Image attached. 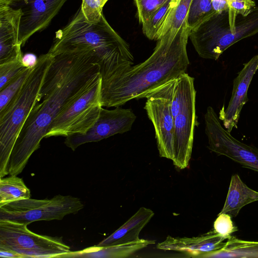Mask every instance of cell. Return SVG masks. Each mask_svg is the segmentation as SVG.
Masks as SVG:
<instances>
[{"label": "cell", "mask_w": 258, "mask_h": 258, "mask_svg": "<svg viewBox=\"0 0 258 258\" xmlns=\"http://www.w3.org/2000/svg\"><path fill=\"white\" fill-rule=\"evenodd\" d=\"M136 119L135 114L130 108L117 106L113 109L107 110L102 107L96 121L86 133L68 136L64 144L75 151L83 144L98 142L130 131Z\"/></svg>", "instance_id": "11"}, {"label": "cell", "mask_w": 258, "mask_h": 258, "mask_svg": "<svg viewBox=\"0 0 258 258\" xmlns=\"http://www.w3.org/2000/svg\"><path fill=\"white\" fill-rule=\"evenodd\" d=\"M24 0H0V4L12 6L17 3H20Z\"/></svg>", "instance_id": "34"}, {"label": "cell", "mask_w": 258, "mask_h": 258, "mask_svg": "<svg viewBox=\"0 0 258 258\" xmlns=\"http://www.w3.org/2000/svg\"><path fill=\"white\" fill-rule=\"evenodd\" d=\"M0 257L4 258H23V256L9 248L0 246Z\"/></svg>", "instance_id": "32"}, {"label": "cell", "mask_w": 258, "mask_h": 258, "mask_svg": "<svg viewBox=\"0 0 258 258\" xmlns=\"http://www.w3.org/2000/svg\"><path fill=\"white\" fill-rule=\"evenodd\" d=\"M213 9L216 12H220L228 9L227 0H211Z\"/></svg>", "instance_id": "33"}, {"label": "cell", "mask_w": 258, "mask_h": 258, "mask_svg": "<svg viewBox=\"0 0 258 258\" xmlns=\"http://www.w3.org/2000/svg\"><path fill=\"white\" fill-rule=\"evenodd\" d=\"M191 1H180L174 10L169 30L172 29L178 31L183 23L186 22Z\"/></svg>", "instance_id": "30"}, {"label": "cell", "mask_w": 258, "mask_h": 258, "mask_svg": "<svg viewBox=\"0 0 258 258\" xmlns=\"http://www.w3.org/2000/svg\"><path fill=\"white\" fill-rule=\"evenodd\" d=\"M33 69H26L19 76L0 90V111L5 109L22 89Z\"/></svg>", "instance_id": "24"}, {"label": "cell", "mask_w": 258, "mask_h": 258, "mask_svg": "<svg viewBox=\"0 0 258 258\" xmlns=\"http://www.w3.org/2000/svg\"><path fill=\"white\" fill-rule=\"evenodd\" d=\"M81 200L71 196L56 195L50 199L20 200L0 207V220L29 224L38 221L61 220L83 209Z\"/></svg>", "instance_id": "7"}, {"label": "cell", "mask_w": 258, "mask_h": 258, "mask_svg": "<svg viewBox=\"0 0 258 258\" xmlns=\"http://www.w3.org/2000/svg\"><path fill=\"white\" fill-rule=\"evenodd\" d=\"M30 189L17 175L0 178V207L14 201L30 198Z\"/></svg>", "instance_id": "22"}, {"label": "cell", "mask_w": 258, "mask_h": 258, "mask_svg": "<svg viewBox=\"0 0 258 258\" xmlns=\"http://www.w3.org/2000/svg\"><path fill=\"white\" fill-rule=\"evenodd\" d=\"M216 13L211 0H192L187 17V25L191 30Z\"/></svg>", "instance_id": "23"}, {"label": "cell", "mask_w": 258, "mask_h": 258, "mask_svg": "<svg viewBox=\"0 0 258 258\" xmlns=\"http://www.w3.org/2000/svg\"><path fill=\"white\" fill-rule=\"evenodd\" d=\"M28 225L0 220V246L18 252L23 258H60L71 251L61 238L34 233Z\"/></svg>", "instance_id": "8"}, {"label": "cell", "mask_w": 258, "mask_h": 258, "mask_svg": "<svg viewBox=\"0 0 258 258\" xmlns=\"http://www.w3.org/2000/svg\"><path fill=\"white\" fill-rule=\"evenodd\" d=\"M177 78L148 93L144 107L154 126L160 156L172 161L174 155L175 130L171 102Z\"/></svg>", "instance_id": "10"}, {"label": "cell", "mask_w": 258, "mask_h": 258, "mask_svg": "<svg viewBox=\"0 0 258 258\" xmlns=\"http://www.w3.org/2000/svg\"><path fill=\"white\" fill-rule=\"evenodd\" d=\"M38 57L32 53H26L22 55L21 62L26 68L33 69L37 64Z\"/></svg>", "instance_id": "31"}, {"label": "cell", "mask_w": 258, "mask_h": 258, "mask_svg": "<svg viewBox=\"0 0 258 258\" xmlns=\"http://www.w3.org/2000/svg\"><path fill=\"white\" fill-rule=\"evenodd\" d=\"M190 30L186 21L178 31L169 29L144 61L122 73L101 77L102 107L120 106L131 100L145 98L186 73L189 64L186 46Z\"/></svg>", "instance_id": "2"}, {"label": "cell", "mask_w": 258, "mask_h": 258, "mask_svg": "<svg viewBox=\"0 0 258 258\" xmlns=\"http://www.w3.org/2000/svg\"><path fill=\"white\" fill-rule=\"evenodd\" d=\"M154 215V213L152 210L141 207L118 229L97 245L109 246L139 240L141 231Z\"/></svg>", "instance_id": "18"}, {"label": "cell", "mask_w": 258, "mask_h": 258, "mask_svg": "<svg viewBox=\"0 0 258 258\" xmlns=\"http://www.w3.org/2000/svg\"><path fill=\"white\" fill-rule=\"evenodd\" d=\"M258 70V55L244 64L233 81L232 95L227 108L223 107L219 118L224 127L230 133L237 127L240 113L248 101L247 91L253 77Z\"/></svg>", "instance_id": "14"}, {"label": "cell", "mask_w": 258, "mask_h": 258, "mask_svg": "<svg viewBox=\"0 0 258 258\" xmlns=\"http://www.w3.org/2000/svg\"><path fill=\"white\" fill-rule=\"evenodd\" d=\"M53 60L54 56L48 52L40 55L22 89L0 111V178L9 174L12 150L30 113L40 101V91Z\"/></svg>", "instance_id": "4"}, {"label": "cell", "mask_w": 258, "mask_h": 258, "mask_svg": "<svg viewBox=\"0 0 258 258\" xmlns=\"http://www.w3.org/2000/svg\"><path fill=\"white\" fill-rule=\"evenodd\" d=\"M101 86L100 74L54 119L44 138L86 133L96 121L102 107Z\"/></svg>", "instance_id": "6"}, {"label": "cell", "mask_w": 258, "mask_h": 258, "mask_svg": "<svg viewBox=\"0 0 258 258\" xmlns=\"http://www.w3.org/2000/svg\"><path fill=\"white\" fill-rule=\"evenodd\" d=\"M207 136L211 151L258 172V149L234 138L219 122L211 126Z\"/></svg>", "instance_id": "12"}, {"label": "cell", "mask_w": 258, "mask_h": 258, "mask_svg": "<svg viewBox=\"0 0 258 258\" xmlns=\"http://www.w3.org/2000/svg\"><path fill=\"white\" fill-rule=\"evenodd\" d=\"M168 0H134L139 22L143 24Z\"/></svg>", "instance_id": "27"}, {"label": "cell", "mask_w": 258, "mask_h": 258, "mask_svg": "<svg viewBox=\"0 0 258 258\" xmlns=\"http://www.w3.org/2000/svg\"><path fill=\"white\" fill-rule=\"evenodd\" d=\"M20 8L0 4V64L21 59Z\"/></svg>", "instance_id": "15"}, {"label": "cell", "mask_w": 258, "mask_h": 258, "mask_svg": "<svg viewBox=\"0 0 258 258\" xmlns=\"http://www.w3.org/2000/svg\"><path fill=\"white\" fill-rule=\"evenodd\" d=\"M231 218L228 214L219 213L214 223V230L227 239L238 230L237 227L233 225Z\"/></svg>", "instance_id": "29"}, {"label": "cell", "mask_w": 258, "mask_h": 258, "mask_svg": "<svg viewBox=\"0 0 258 258\" xmlns=\"http://www.w3.org/2000/svg\"><path fill=\"white\" fill-rule=\"evenodd\" d=\"M224 237L213 229L200 236L192 237H174L168 236L158 243L157 248L184 253L192 257H201L203 255L220 249L224 245Z\"/></svg>", "instance_id": "16"}, {"label": "cell", "mask_w": 258, "mask_h": 258, "mask_svg": "<svg viewBox=\"0 0 258 258\" xmlns=\"http://www.w3.org/2000/svg\"><path fill=\"white\" fill-rule=\"evenodd\" d=\"M67 0H24L20 7L22 16L20 42L23 46L33 34L45 29Z\"/></svg>", "instance_id": "13"}, {"label": "cell", "mask_w": 258, "mask_h": 258, "mask_svg": "<svg viewBox=\"0 0 258 258\" xmlns=\"http://www.w3.org/2000/svg\"><path fill=\"white\" fill-rule=\"evenodd\" d=\"M26 69L21 59L0 64V90L19 76Z\"/></svg>", "instance_id": "25"}, {"label": "cell", "mask_w": 258, "mask_h": 258, "mask_svg": "<svg viewBox=\"0 0 258 258\" xmlns=\"http://www.w3.org/2000/svg\"><path fill=\"white\" fill-rule=\"evenodd\" d=\"M180 1H167L142 24L143 32L148 39L158 41L168 31L174 10Z\"/></svg>", "instance_id": "20"}, {"label": "cell", "mask_w": 258, "mask_h": 258, "mask_svg": "<svg viewBox=\"0 0 258 258\" xmlns=\"http://www.w3.org/2000/svg\"><path fill=\"white\" fill-rule=\"evenodd\" d=\"M227 2L229 17L233 22L236 21L238 15L246 16L255 7L253 0H227Z\"/></svg>", "instance_id": "28"}, {"label": "cell", "mask_w": 258, "mask_h": 258, "mask_svg": "<svg viewBox=\"0 0 258 258\" xmlns=\"http://www.w3.org/2000/svg\"><path fill=\"white\" fill-rule=\"evenodd\" d=\"M258 33V7L246 16L238 15L235 26L228 9L217 12L190 30L189 38L199 55L217 60L231 45Z\"/></svg>", "instance_id": "5"}, {"label": "cell", "mask_w": 258, "mask_h": 258, "mask_svg": "<svg viewBox=\"0 0 258 258\" xmlns=\"http://www.w3.org/2000/svg\"><path fill=\"white\" fill-rule=\"evenodd\" d=\"M86 52L100 62V75L119 74L134 64L128 44L111 27L103 14L97 23L87 21L80 8L63 28L55 33L48 53L56 55Z\"/></svg>", "instance_id": "3"}, {"label": "cell", "mask_w": 258, "mask_h": 258, "mask_svg": "<svg viewBox=\"0 0 258 258\" xmlns=\"http://www.w3.org/2000/svg\"><path fill=\"white\" fill-rule=\"evenodd\" d=\"M257 201L258 192L247 186L238 174H233L224 206L220 213L228 214L231 217H235L242 208Z\"/></svg>", "instance_id": "19"}, {"label": "cell", "mask_w": 258, "mask_h": 258, "mask_svg": "<svg viewBox=\"0 0 258 258\" xmlns=\"http://www.w3.org/2000/svg\"><path fill=\"white\" fill-rule=\"evenodd\" d=\"M180 91L178 111L174 118V155L173 164L179 169L188 166L191 158L194 129L197 123L196 91L194 79L185 73L177 78Z\"/></svg>", "instance_id": "9"}, {"label": "cell", "mask_w": 258, "mask_h": 258, "mask_svg": "<svg viewBox=\"0 0 258 258\" xmlns=\"http://www.w3.org/2000/svg\"><path fill=\"white\" fill-rule=\"evenodd\" d=\"M155 243V240L139 239L130 242L109 246H101L96 245L78 251H71L62 255L60 258H125Z\"/></svg>", "instance_id": "17"}, {"label": "cell", "mask_w": 258, "mask_h": 258, "mask_svg": "<svg viewBox=\"0 0 258 258\" xmlns=\"http://www.w3.org/2000/svg\"><path fill=\"white\" fill-rule=\"evenodd\" d=\"M201 257H258V241L241 240L231 236L223 247Z\"/></svg>", "instance_id": "21"}, {"label": "cell", "mask_w": 258, "mask_h": 258, "mask_svg": "<svg viewBox=\"0 0 258 258\" xmlns=\"http://www.w3.org/2000/svg\"><path fill=\"white\" fill-rule=\"evenodd\" d=\"M108 0H82L81 10L85 19L97 23L103 15V8Z\"/></svg>", "instance_id": "26"}, {"label": "cell", "mask_w": 258, "mask_h": 258, "mask_svg": "<svg viewBox=\"0 0 258 258\" xmlns=\"http://www.w3.org/2000/svg\"><path fill=\"white\" fill-rule=\"evenodd\" d=\"M100 74V62L92 53H62L54 56L41 88L36 103L19 134L8 165L10 175H18L54 119Z\"/></svg>", "instance_id": "1"}]
</instances>
